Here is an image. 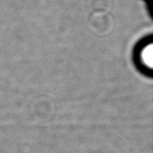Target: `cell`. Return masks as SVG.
Returning <instances> with one entry per match:
<instances>
[{
	"label": "cell",
	"mask_w": 153,
	"mask_h": 153,
	"mask_svg": "<svg viewBox=\"0 0 153 153\" xmlns=\"http://www.w3.org/2000/svg\"><path fill=\"white\" fill-rule=\"evenodd\" d=\"M138 57L140 59V64L145 68L152 70L153 64L152 44L149 43L144 45L140 50Z\"/></svg>",
	"instance_id": "obj_1"
}]
</instances>
